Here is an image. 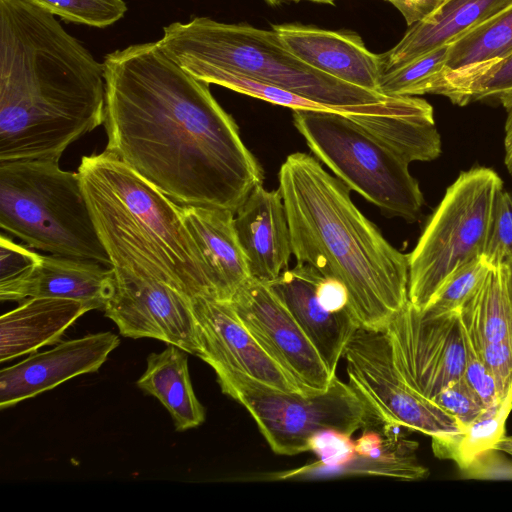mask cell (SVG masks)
<instances>
[{"instance_id":"cell-1","label":"cell","mask_w":512,"mask_h":512,"mask_svg":"<svg viewBox=\"0 0 512 512\" xmlns=\"http://www.w3.org/2000/svg\"><path fill=\"white\" fill-rule=\"evenodd\" d=\"M106 150L182 206L236 212L263 171L233 118L157 42L108 53Z\"/></svg>"},{"instance_id":"cell-2","label":"cell","mask_w":512,"mask_h":512,"mask_svg":"<svg viewBox=\"0 0 512 512\" xmlns=\"http://www.w3.org/2000/svg\"><path fill=\"white\" fill-rule=\"evenodd\" d=\"M104 64L56 17L0 0V161L58 160L105 121Z\"/></svg>"},{"instance_id":"cell-3","label":"cell","mask_w":512,"mask_h":512,"mask_svg":"<svg viewBox=\"0 0 512 512\" xmlns=\"http://www.w3.org/2000/svg\"><path fill=\"white\" fill-rule=\"evenodd\" d=\"M278 179L297 263L341 281L359 326L384 330L409 301V254L382 236L315 157L288 155Z\"/></svg>"},{"instance_id":"cell-4","label":"cell","mask_w":512,"mask_h":512,"mask_svg":"<svg viewBox=\"0 0 512 512\" xmlns=\"http://www.w3.org/2000/svg\"><path fill=\"white\" fill-rule=\"evenodd\" d=\"M77 172L112 268L212 298L181 206L106 149L84 156Z\"/></svg>"},{"instance_id":"cell-5","label":"cell","mask_w":512,"mask_h":512,"mask_svg":"<svg viewBox=\"0 0 512 512\" xmlns=\"http://www.w3.org/2000/svg\"><path fill=\"white\" fill-rule=\"evenodd\" d=\"M157 44L185 71L209 66L241 73L317 102L356 123L376 117L426 118L432 113L424 99L385 96L312 68L291 53L273 29L198 16L165 26Z\"/></svg>"},{"instance_id":"cell-6","label":"cell","mask_w":512,"mask_h":512,"mask_svg":"<svg viewBox=\"0 0 512 512\" xmlns=\"http://www.w3.org/2000/svg\"><path fill=\"white\" fill-rule=\"evenodd\" d=\"M0 227L29 247L112 267L79 173L58 160L0 161Z\"/></svg>"},{"instance_id":"cell-7","label":"cell","mask_w":512,"mask_h":512,"mask_svg":"<svg viewBox=\"0 0 512 512\" xmlns=\"http://www.w3.org/2000/svg\"><path fill=\"white\" fill-rule=\"evenodd\" d=\"M293 124L313 154L350 190L390 217L414 221L424 204L409 163L348 116L292 110Z\"/></svg>"},{"instance_id":"cell-8","label":"cell","mask_w":512,"mask_h":512,"mask_svg":"<svg viewBox=\"0 0 512 512\" xmlns=\"http://www.w3.org/2000/svg\"><path fill=\"white\" fill-rule=\"evenodd\" d=\"M503 182L491 168L463 171L447 188L409 254L408 299L424 310L439 289L465 264L482 256Z\"/></svg>"},{"instance_id":"cell-9","label":"cell","mask_w":512,"mask_h":512,"mask_svg":"<svg viewBox=\"0 0 512 512\" xmlns=\"http://www.w3.org/2000/svg\"><path fill=\"white\" fill-rule=\"evenodd\" d=\"M217 381L224 394L248 410L279 455L308 451L310 439L323 430L351 436L370 423L360 397L336 375L326 390L309 394L284 391L240 372L217 375Z\"/></svg>"},{"instance_id":"cell-10","label":"cell","mask_w":512,"mask_h":512,"mask_svg":"<svg viewBox=\"0 0 512 512\" xmlns=\"http://www.w3.org/2000/svg\"><path fill=\"white\" fill-rule=\"evenodd\" d=\"M343 357L349 385L364 403L370 423L405 427L431 438L462 431L452 416L407 384L384 330L359 327Z\"/></svg>"},{"instance_id":"cell-11","label":"cell","mask_w":512,"mask_h":512,"mask_svg":"<svg viewBox=\"0 0 512 512\" xmlns=\"http://www.w3.org/2000/svg\"><path fill=\"white\" fill-rule=\"evenodd\" d=\"M384 331L397 369L424 398L432 400L463 376L466 346L459 311L432 316L408 301Z\"/></svg>"},{"instance_id":"cell-12","label":"cell","mask_w":512,"mask_h":512,"mask_svg":"<svg viewBox=\"0 0 512 512\" xmlns=\"http://www.w3.org/2000/svg\"><path fill=\"white\" fill-rule=\"evenodd\" d=\"M230 304L260 346L304 393L324 391L330 386L334 376L266 282L250 277Z\"/></svg>"},{"instance_id":"cell-13","label":"cell","mask_w":512,"mask_h":512,"mask_svg":"<svg viewBox=\"0 0 512 512\" xmlns=\"http://www.w3.org/2000/svg\"><path fill=\"white\" fill-rule=\"evenodd\" d=\"M112 270L114 290L103 310L120 334L154 338L198 356V329L190 298L156 278Z\"/></svg>"},{"instance_id":"cell-14","label":"cell","mask_w":512,"mask_h":512,"mask_svg":"<svg viewBox=\"0 0 512 512\" xmlns=\"http://www.w3.org/2000/svg\"><path fill=\"white\" fill-rule=\"evenodd\" d=\"M190 301L197 322L198 357L216 376L240 372L284 391L304 393L260 346L230 302L204 296Z\"/></svg>"},{"instance_id":"cell-15","label":"cell","mask_w":512,"mask_h":512,"mask_svg":"<svg viewBox=\"0 0 512 512\" xmlns=\"http://www.w3.org/2000/svg\"><path fill=\"white\" fill-rule=\"evenodd\" d=\"M120 344L110 332L89 334L34 352L26 359L0 371V408L11 407L62 384L76 376L93 373Z\"/></svg>"},{"instance_id":"cell-16","label":"cell","mask_w":512,"mask_h":512,"mask_svg":"<svg viewBox=\"0 0 512 512\" xmlns=\"http://www.w3.org/2000/svg\"><path fill=\"white\" fill-rule=\"evenodd\" d=\"M272 29L291 53L312 68L378 92L383 75L381 56L370 52L358 34L299 24L272 25Z\"/></svg>"},{"instance_id":"cell-17","label":"cell","mask_w":512,"mask_h":512,"mask_svg":"<svg viewBox=\"0 0 512 512\" xmlns=\"http://www.w3.org/2000/svg\"><path fill=\"white\" fill-rule=\"evenodd\" d=\"M321 273L297 263L278 278L267 283L290 311L323 359L329 372L336 368L345 348L360 327L350 309L329 312L319 302L316 285Z\"/></svg>"},{"instance_id":"cell-18","label":"cell","mask_w":512,"mask_h":512,"mask_svg":"<svg viewBox=\"0 0 512 512\" xmlns=\"http://www.w3.org/2000/svg\"><path fill=\"white\" fill-rule=\"evenodd\" d=\"M234 223L252 278L269 283L288 269L292 242L279 189L257 185L236 210Z\"/></svg>"},{"instance_id":"cell-19","label":"cell","mask_w":512,"mask_h":512,"mask_svg":"<svg viewBox=\"0 0 512 512\" xmlns=\"http://www.w3.org/2000/svg\"><path fill=\"white\" fill-rule=\"evenodd\" d=\"M180 210L200 254L212 298L230 302L251 277L237 236L235 213L204 206L181 205Z\"/></svg>"},{"instance_id":"cell-20","label":"cell","mask_w":512,"mask_h":512,"mask_svg":"<svg viewBox=\"0 0 512 512\" xmlns=\"http://www.w3.org/2000/svg\"><path fill=\"white\" fill-rule=\"evenodd\" d=\"M92 260L42 255L41 262L23 279L0 285L1 301L45 297L76 300L92 309H104L114 290L111 267Z\"/></svg>"},{"instance_id":"cell-21","label":"cell","mask_w":512,"mask_h":512,"mask_svg":"<svg viewBox=\"0 0 512 512\" xmlns=\"http://www.w3.org/2000/svg\"><path fill=\"white\" fill-rule=\"evenodd\" d=\"M511 3L512 0H441L412 24L392 49L380 55L383 74L449 45Z\"/></svg>"},{"instance_id":"cell-22","label":"cell","mask_w":512,"mask_h":512,"mask_svg":"<svg viewBox=\"0 0 512 512\" xmlns=\"http://www.w3.org/2000/svg\"><path fill=\"white\" fill-rule=\"evenodd\" d=\"M399 427L369 424L354 441L355 455L347 463L333 468H318L312 464L286 472L289 479L371 474L402 480H419L429 475L416 457L418 444L399 435Z\"/></svg>"},{"instance_id":"cell-23","label":"cell","mask_w":512,"mask_h":512,"mask_svg":"<svg viewBox=\"0 0 512 512\" xmlns=\"http://www.w3.org/2000/svg\"><path fill=\"white\" fill-rule=\"evenodd\" d=\"M86 303L61 298H27L0 317V361L6 362L58 343L86 312Z\"/></svg>"},{"instance_id":"cell-24","label":"cell","mask_w":512,"mask_h":512,"mask_svg":"<svg viewBox=\"0 0 512 512\" xmlns=\"http://www.w3.org/2000/svg\"><path fill=\"white\" fill-rule=\"evenodd\" d=\"M136 384L162 403L177 431L198 427L205 421V408L191 383L187 352L178 346L168 344L162 352L149 354L146 370Z\"/></svg>"},{"instance_id":"cell-25","label":"cell","mask_w":512,"mask_h":512,"mask_svg":"<svg viewBox=\"0 0 512 512\" xmlns=\"http://www.w3.org/2000/svg\"><path fill=\"white\" fill-rule=\"evenodd\" d=\"M474 349L486 343L512 342V311L500 266L491 267L476 293L459 309Z\"/></svg>"},{"instance_id":"cell-26","label":"cell","mask_w":512,"mask_h":512,"mask_svg":"<svg viewBox=\"0 0 512 512\" xmlns=\"http://www.w3.org/2000/svg\"><path fill=\"white\" fill-rule=\"evenodd\" d=\"M509 90H512V52L456 70L443 69L430 79L426 94L443 95L453 104L465 106L475 101L497 99Z\"/></svg>"},{"instance_id":"cell-27","label":"cell","mask_w":512,"mask_h":512,"mask_svg":"<svg viewBox=\"0 0 512 512\" xmlns=\"http://www.w3.org/2000/svg\"><path fill=\"white\" fill-rule=\"evenodd\" d=\"M512 411V391L500 402L487 407L461 432L432 437L436 457L454 461L466 472L479 459L495 450L506 436V420Z\"/></svg>"},{"instance_id":"cell-28","label":"cell","mask_w":512,"mask_h":512,"mask_svg":"<svg viewBox=\"0 0 512 512\" xmlns=\"http://www.w3.org/2000/svg\"><path fill=\"white\" fill-rule=\"evenodd\" d=\"M512 52V3L448 45L444 69L501 58Z\"/></svg>"},{"instance_id":"cell-29","label":"cell","mask_w":512,"mask_h":512,"mask_svg":"<svg viewBox=\"0 0 512 512\" xmlns=\"http://www.w3.org/2000/svg\"><path fill=\"white\" fill-rule=\"evenodd\" d=\"M447 46L437 48L388 73L380 79L378 92L389 97L426 94L430 79L445 67Z\"/></svg>"},{"instance_id":"cell-30","label":"cell","mask_w":512,"mask_h":512,"mask_svg":"<svg viewBox=\"0 0 512 512\" xmlns=\"http://www.w3.org/2000/svg\"><path fill=\"white\" fill-rule=\"evenodd\" d=\"M25 1L64 21L95 28H106L115 24L128 10L123 0Z\"/></svg>"},{"instance_id":"cell-31","label":"cell","mask_w":512,"mask_h":512,"mask_svg":"<svg viewBox=\"0 0 512 512\" xmlns=\"http://www.w3.org/2000/svg\"><path fill=\"white\" fill-rule=\"evenodd\" d=\"M490 268L482 256L465 264L450 276L422 312L436 316L459 311L482 285Z\"/></svg>"},{"instance_id":"cell-32","label":"cell","mask_w":512,"mask_h":512,"mask_svg":"<svg viewBox=\"0 0 512 512\" xmlns=\"http://www.w3.org/2000/svg\"><path fill=\"white\" fill-rule=\"evenodd\" d=\"M482 257L491 267L512 257V195L504 189L493 207Z\"/></svg>"},{"instance_id":"cell-33","label":"cell","mask_w":512,"mask_h":512,"mask_svg":"<svg viewBox=\"0 0 512 512\" xmlns=\"http://www.w3.org/2000/svg\"><path fill=\"white\" fill-rule=\"evenodd\" d=\"M431 401L452 416L462 430L487 408L463 376L445 386Z\"/></svg>"},{"instance_id":"cell-34","label":"cell","mask_w":512,"mask_h":512,"mask_svg":"<svg viewBox=\"0 0 512 512\" xmlns=\"http://www.w3.org/2000/svg\"><path fill=\"white\" fill-rule=\"evenodd\" d=\"M308 451L319 460L311 463L318 468H333L350 461L355 455L351 436L337 430L327 429L315 434L309 441Z\"/></svg>"},{"instance_id":"cell-35","label":"cell","mask_w":512,"mask_h":512,"mask_svg":"<svg viewBox=\"0 0 512 512\" xmlns=\"http://www.w3.org/2000/svg\"><path fill=\"white\" fill-rule=\"evenodd\" d=\"M42 255L10 238L0 237V285L14 283L28 276L41 262Z\"/></svg>"},{"instance_id":"cell-36","label":"cell","mask_w":512,"mask_h":512,"mask_svg":"<svg viewBox=\"0 0 512 512\" xmlns=\"http://www.w3.org/2000/svg\"><path fill=\"white\" fill-rule=\"evenodd\" d=\"M463 335L466 346V365L463 378L486 407L492 406L503 400L499 395L496 381L479 358L464 329Z\"/></svg>"},{"instance_id":"cell-37","label":"cell","mask_w":512,"mask_h":512,"mask_svg":"<svg viewBox=\"0 0 512 512\" xmlns=\"http://www.w3.org/2000/svg\"><path fill=\"white\" fill-rule=\"evenodd\" d=\"M476 352L493 375L501 399H505L512 391V342L486 343Z\"/></svg>"},{"instance_id":"cell-38","label":"cell","mask_w":512,"mask_h":512,"mask_svg":"<svg viewBox=\"0 0 512 512\" xmlns=\"http://www.w3.org/2000/svg\"><path fill=\"white\" fill-rule=\"evenodd\" d=\"M316 295L321 305L329 312L336 313L350 309L348 290L341 281L335 278L320 274L316 285Z\"/></svg>"},{"instance_id":"cell-39","label":"cell","mask_w":512,"mask_h":512,"mask_svg":"<svg viewBox=\"0 0 512 512\" xmlns=\"http://www.w3.org/2000/svg\"><path fill=\"white\" fill-rule=\"evenodd\" d=\"M404 16L408 25H412L430 13L441 0H387Z\"/></svg>"},{"instance_id":"cell-40","label":"cell","mask_w":512,"mask_h":512,"mask_svg":"<svg viewBox=\"0 0 512 512\" xmlns=\"http://www.w3.org/2000/svg\"><path fill=\"white\" fill-rule=\"evenodd\" d=\"M507 113L505 122L504 163L510 175H512V90L504 92L497 97Z\"/></svg>"},{"instance_id":"cell-41","label":"cell","mask_w":512,"mask_h":512,"mask_svg":"<svg viewBox=\"0 0 512 512\" xmlns=\"http://www.w3.org/2000/svg\"><path fill=\"white\" fill-rule=\"evenodd\" d=\"M508 302L512 311V257L501 265Z\"/></svg>"},{"instance_id":"cell-42","label":"cell","mask_w":512,"mask_h":512,"mask_svg":"<svg viewBox=\"0 0 512 512\" xmlns=\"http://www.w3.org/2000/svg\"><path fill=\"white\" fill-rule=\"evenodd\" d=\"M495 450L512 456V435L502 438L495 446Z\"/></svg>"},{"instance_id":"cell-43","label":"cell","mask_w":512,"mask_h":512,"mask_svg":"<svg viewBox=\"0 0 512 512\" xmlns=\"http://www.w3.org/2000/svg\"><path fill=\"white\" fill-rule=\"evenodd\" d=\"M265 1L271 6H277V5L287 4V3H291V2H298L301 0H265Z\"/></svg>"},{"instance_id":"cell-44","label":"cell","mask_w":512,"mask_h":512,"mask_svg":"<svg viewBox=\"0 0 512 512\" xmlns=\"http://www.w3.org/2000/svg\"><path fill=\"white\" fill-rule=\"evenodd\" d=\"M309 1L323 3V4H333L335 0H309Z\"/></svg>"}]
</instances>
